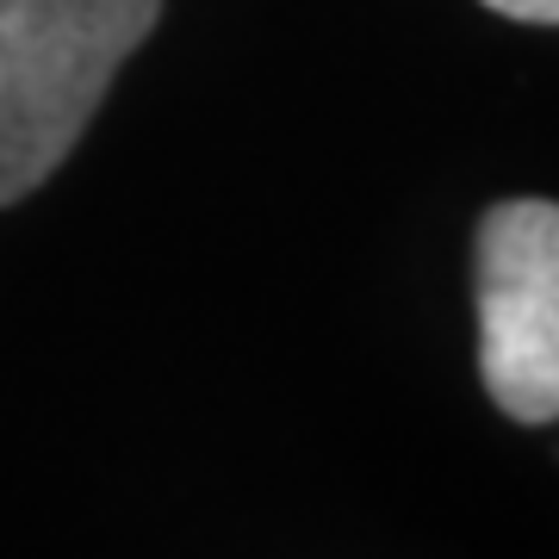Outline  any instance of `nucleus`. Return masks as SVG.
Segmentation results:
<instances>
[{"instance_id": "nucleus-1", "label": "nucleus", "mask_w": 559, "mask_h": 559, "mask_svg": "<svg viewBox=\"0 0 559 559\" xmlns=\"http://www.w3.org/2000/svg\"><path fill=\"white\" fill-rule=\"evenodd\" d=\"M162 0H0V205L75 150Z\"/></svg>"}, {"instance_id": "nucleus-2", "label": "nucleus", "mask_w": 559, "mask_h": 559, "mask_svg": "<svg viewBox=\"0 0 559 559\" xmlns=\"http://www.w3.org/2000/svg\"><path fill=\"white\" fill-rule=\"evenodd\" d=\"M479 367L516 423H559V205L503 200L479 224Z\"/></svg>"}, {"instance_id": "nucleus-3", "label": "nucleus", "mask_w": 559, "mask_h": 559, "mask_svg": "<svg viewBox=\"0 0 559 559\" xmlns=\"http://www.w3.org/2000/svg\"><path fill=\"white\" fill-rule=\"evenodd\" d=\"M503 20H528V25H559V0H485Z\"/></svg>"}]
</instances>
